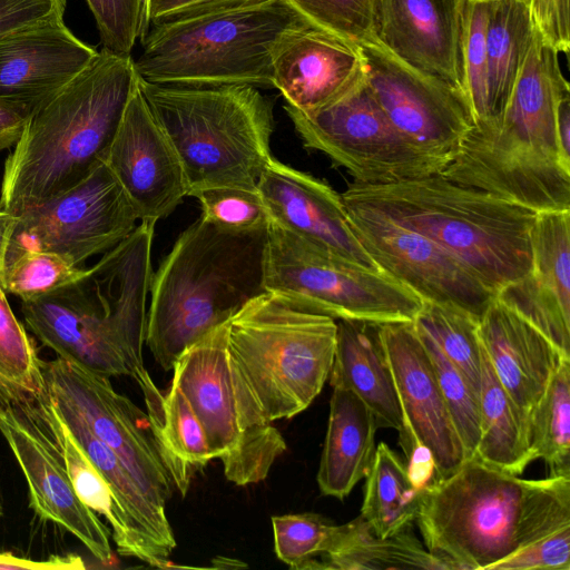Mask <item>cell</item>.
Instances as JSON below:
<instances>
[{
    "label": "cell",
    "mask_w": 570,
    "mask_h": 570,
    "mask_svg": "<svg viewBox=\"0 0 570 570\" xmlns=\"http://www.w3.org/2000/svg\"><path fill=\"white\" fill-rule=\"evenodd\" d=\"M105 164L119 181L140 223L156 225L188 196L179 156L150 109L138 77Z\"/></svg>",
    "instance_id": "cell-17"
},
{
    "label": "cell",
    "mask_w": 570,
    "mask_h": 570,
    "mask_svg": "<svg viewBox=\"0 0 570 570\" xmlns=\"http://www.w3.org/2000/svg\"><path fill=\"white\" fill-rule=\"evenodd\" d=\"M465 0H379L376 37L406 63L462 88Z\"/></svg>",
    "instance_id": "cell-24"
},
{
    "label": "cell",
    "mask_w": 570,
    "mask_h": 570,
    "mask_svg": "<svg viewBox=\"0 0 570 570\" xmlns=\"http://www.w3.org/2000/svg\"><path fill=\"white\" fill-rule=\"evenodd\" d=\"M480 436L473 458L519 475L533 461L529 424L498 380L481 345Z\"/></svg>",
    "instance_id": "cell-30"
},
{
    "label": "cell",
    "mask_w": 570,
    "mask_h": 570,
    "mask_svg": "<svg viewBox=\"0 0 570 570\" xmlns=\"http://www.w3.org/2000/svg\"><path fill=\"white\" fill-rule=\"evenodd\" d=\"M557 135L561 151L570 158V94L564 95L558 104Z\"/></svg>",
    "instance_id": "cell-50"
},
{
    "label": "cell",
    "mask_w": 570,
    "mask_h": 570,
    "mask_svg": "<svg viewBox=\"0 0 570 570\" xmlns=\"http://www.w3.org/2000/svg\"><path fill=\"white\" fill-rule=\"evenodd\" d=\"M274 0H149V26L256 7Z\"/></svg>",
    "instance_id": "cell-46"
},
{
    "label": "cell",
    "mask_w": 570,
    "mask_h": 570,
    "mask_svg": "<svg viewBox=\"0 0 570 570\" xmlns=\"http://www.w3.org/2000/svg\"><path fill=\"white\" fill-rule=\"evenodd\" d=\"M51 406L42 361L0 285V410L51 444Z\"/></svg>",
    "instance_id": "cell-28"
},
{
    "label": "cell",
    "mask_w": 570,
    "mask_h": 570,
    "mask_svg": "<svg viewBox=\"0 0 570 570\" xmlns=\"http://www.w3.org/2000/svg\"><path fill=\"white\" fill-rule=\"evenodd\" d=\"M67 0H0V40L16 32L63 20Z\"/></svg>",
    "instance_id": "cell-45"
},
{
    "label": "cell",
    "mask_w": 570,
    "mask_h": 570,
    "mask_svg": "<svg viewBox=\"0 0 570 570\" xmlns=\"http://www.w3.org/2000/svg\"><path fill=\"white\" fill-rule=\"evenodd\" d=\"M415 332L432 360L443 399L462 442L465 459H471L475 454L480 436L478 395L460 370L434 342L416 330Z\"/></svg>",
    "instance_id": "cell-40"
},
{
    "label": "cell",
    "mask_w": 570,
    "mask_h": 570,
    "mask_svg": "<svg viewBox=\"0 0 570 570\" xmlns=\"http://www.w3.org/2000/svg\"><path fill=\"white\" fill-rule=\"evenodd\" d=\"M489 0H465L461 43V79L474 122L490 120L487 21Z\"/></svg>",
    "instance_id": "cell-37"
},
{
    "label": "cell",
    "mask_w": 570,
    "mask_h": 570,
    "mask_svg": "<svg viewBox=\"0 0 570 570\" xmlns=\"http://www.w3.org/2000/svg\"><path fill=\"white\" fill-rule=\"evenodd\" d=\"M309 24L361 45L376 37L379 0H286Z\"/></svg>",
    "instance_id": "cell-41"
},
{
    "label": "cell",
    "mask_w": 570,
    "mask_h": 570,
    "mask_svg": "<svg viewBox=\"0 0 570 570\" xmlns=\"http://www.w3.org/2000/svg\"><path fill=\"white\" fill-rule=\"evenodd\" d=\"M173 371L225 478L239 487L265 480L287 445L229 354L228 322L190 345Z\"/></svg>",
    "instance_id": "cell-10"
},
{
    "label": "cell",
    "mask_w": 570,
    "mask_h": 570,
    "mask_svg": "<svg viewBox=\"0 0 570 570\" xmlns=\"http://www.w3.org/2000/svg\"><path fill=\"white\" fill-rule=\"evenodd\" d=\"M16 223V217L0 209V277L4 269L9 239Z\"/></svg>",
    "instance_id": "cell-51"
},
{
    "label": "cell",
    "mask_w": 570,
    "mask_h": 570,
    "mask_svg": "<svg viewBox=\"0 0 570 570\" xmlns=\"http://www.w3.org/2000/svg\"><path fill=\"white\" fill-rule=\"evenodd\" d=\"M332 386L352 391L371 411L379 428L403 429L397 393L376 323L336 320Z\"/></svg>",
    "instance_id": "cell-26"
},
{
    "label": "cell",
    "mask_w": 570,
    "mask_h": 570,
    "mask_svg": "<svg viewBox=\"0 0 570 570\" xmlns=\"http://www.w3.org/2000/svg\"><path fill=\"white\" fill-rule=\"evenodd\" d=\"M344 205L356 238L381 271L423 302L453 307L480 321L495 294L463 263L435 242L381 213Z\"/></svg>",
    "instance_id": "cell-15"
},
{
    "label": "cell",
    "mask_w": 570,
    "mask_h": 570,
    "mask_svg": "<svg viewBox=\"0 0 570 570\" xmlns=\"http://www.w3.org/2000/svg\"><path fill=\"white\" fill-rule=\"evenodd\" d=\"M365 73L361 47L308 22L286 30L272 52V81L285 105L315 111Z\"/></svg>",
    "instance_id": "cell-21"
},
{
    "label": "cell",
    "mask_w": 570,
    "mask_h": 570,
    "mask_svg": "<svg viewBox=\"0 0 570 570\" xmlns=\"http://www.w3.org/2000/svg\"><path fill=\"white\" fill-rule=\"evenodd\" d=\"M137 77L130 55L102 48L83 71L37 105L4 161L0 209L18 217L105 163Z\"/></svg>",
    "instance_id": "cell-3"
},
{
    "label": "cell",
    "mask_w": 570,
    "mask_h": 570,
    "mask_svg": "<svg viewBox=\"0 0 570 570\" xmlns=\"http://www.w3.org/2000/svg\"><path fill=\"white\" fill-rule=\"evenodd\" d=\"M256 189L272 222L334 256L380 269L356 238L342 195L325 181L272 156Z\"/></svg>",
    "instance_id": "cell-19"
},
{
    "label": "cell",
    "mask_w": 570,
    "mask_h": 570,
    "mask_svg": "<svg viewBox=\"0 0 570 570\" xmlns=\"http://www.w3.org/2000/svg\"><path fill=\"white\" fill-rule=\"evenodd\" d=\"M318 562L320 569L337 570H455L451 561L430 552L411 527L383 538L361 515L337 525L330 548Z\"/></svg>",
    "instance_id": "cell-29"
},
{
    "label": "cell",
    "mask_w": 570,
    "mask_h": 570,
    "mask_svg": "<svg viewBox=\"0 0 570 570\" xmlns=\"http://www.w3.org/2000/svg\"><path fill=\"white\" fill-rule=\"evenodd\" d=\"M266 230L230 233L199 216L180 233L149 288L145 344L163 370L266 293Z\"/></svg>",
    "instance_id": "cell-5"
},
{
    "label": "cell",
    "mask_w": 570,
    "mask_h": 570,
    "mask_svg": "<svg viewBox=\"0 0 570 570\" xmlns=\"http://www.w3.org/2000/svg\"><path fill=\"white\" fill-rule=\"evenodd\" d=\"M276 557L291 569H320L318 559L333 540L337 524L316 513L272 517Z\"/></svg>",
    "instance_id": "cell-39"
},
{
    "label": "cell",
    "mask_w": 570,
    "mask_h": 570,
    "mask_svg": "<svg viewBox=\"0 0 570 570\" xmlns=\"http://www.w3.org/2000/svg\"><path fill=\"white\" fill-rule=\"evenodd\" d=\"M65 20L0 40V97L33 109L83 71L98 56Z\"/></svg>",
    "instance_id": "cell-23"
},
{
    "label": "cell",
    "mask_w": 570,
    "mask_h": 570,
    "mask_svg": "<svg viewBox=\"0 0 570 570\" xmlns=\"http://www.w3.org/2000/svg\"><path fill=\"white\" fill-rule=\"evenodd\" d=\"M42 372L49 393L65 400L116 453L146 497L166 510L175 485L157 450L148 415L116 392L109 377L59 357L42 361Z\"/></svg>",
    "instance_id": "cell-16"
},
{
    "label": "cell",
    "mask_w": 570,
    "mask_h": 570,
    "mask_svg": "<svg viewBox=\"0 0 570 570\" xmlns=\"http://www.w3.org/2000/svg\"><path fill=\"white\" fill-rule=\"evenodd\" d=\"M102 42V48L130 55L138 39L149 29V0H86Z\"/></svg>",
    "instance_id": "cell-43"
},
{
    "label": "cell",
    "mask_w": 570,
    "mask_h": 570,
    "mask_svg": "<svg viewBox=\"0 0 570 570\" xmlns=\"http://www.w3.org/2000/svg\"><path fill=\"white\" fill-rule=\"evenodd\" d=\"M570 209L541 212L532 228V264L497 298L570 357Z\"/></svg>",
    "instance_id": "cell-20"
},
{
    "label": "cell",
    "mask_w": 570,
    "mask_h": 570,
    "mask_svg": "<svg viewBox=\"0 0 570 570\" xmlns=\"http://www.w3.org/2000/svg\"><path fill=\"white\" fill-rule=\"evenodd\" d=\"M364 485L361 517L380 537L393 535L415 521L419 508L417 490L405 464L384 442L375 449Z\"/></svg>",
    "instance_id": "cell-34"
},
{
    "label": "cell",
    "mask_w": 570,
    "mask_h": 570,
    "mask_svg": "<svg viewBox=\"0 0 570 570\" xmlns=\"http://www.w3.org/2000/svg\"><path fill=\"white\" fill-rule=\"evenodd\" d=\"M139 78V77H138ZM181 161L188 196L215 187L256 189L272 158V102L248 85L186 87L139 78Z\"/></svg>",
    "instance_id": "cell-7"
},
{
    "label": "cell",
    "mask_w": 570,
    "mask_h": 570,
    "mask_svg": "<svg viewBox=\"0 0 570 570\" xmlns=\"http://www.w3.org/2000/svg\"><path fill=\"white\" fill-rule=\"evenodd\" d=\"M332 387L316 480L323 495L343 500L368 473L379 426L371 411L352 391Z\"/></svg>",
    "instance_id": "cell-27"
},
{
    "label": "cell",
    "mask_w": 570,
    "mask_h": 570,
    "mask_svg": "<svg viewBox=\"0 0 570 570\" xmlns=\"http://www.w3.org/2000/svg\"><path fill=\"white\" fill-rule=\"evenodd\" d=\"M1 515H2V505L0 503V518H1Z\"/></svg>",
    "instance_id": "cell-52"
},
{
    "label": "cell",
    "mask_w": 570,
    "mask_h": 570,
    "mask_svg": "<svg viewBox=\"0 0 570 570\" xmlns=\"http://www.w3.org/2000/svg\"><path fill=\"white\" fill-rule=\"evenodd\" d=\"M263 284L279 301L334 320L411 323L423 305L385 272L324 252L272 220Z\"/></svg>",
    "instance_id": "cell-11"
},
{
    "label": "cell",
    "mask_w": 570,
    "mask_h": 570,
    "mask_svg": "<svg viewBox=\"0 0 570 570\" xmlns=\"http://www.w3.org/2000/svg\"><path fill=\"white\" fill-rule=\"evenodd\" d=\"M533 460L546 463L548 476L570 478V358H562L529 416Z\"/></svg>",
    "instance_id": "cell-35"
},
{
    "label": "cell",
    "mask_w": 570,
    "mask_h": 570,
    "mask_svg": "<svg viewBox=\"0 0 570 570\" xmlns=\"http://www.w3.org/2000/svg\"><path fill=\"white\" fill-rule=\"evenodd\" d=\"M492 570H570V524L520 549Z\"/></svg>",
    "instance_id": "cell-44"
},
{
    "label": "cell",
    "mask_w": 570,
    "mask_h": 570,
    "mask_svg": "<svg viewBox=\"0 0 570 570\" xmlns=\"http://www.w3.org/2000/svg\"><path fill=\"white\" fill-rule=\"evenodd\" d=\"M380 334L402 411L401 446L405 455L416 445L425 448L434 461V480L444 479L466 459L430 354L412 322L381 324Z\"/></svg>",
    "instance_id": "cell-18"
},
{
    "label": "cell",
    "mask_w": 570,
    "mask_h": 570,
    "mask_svg": "<svg viewBox=\"0 0 570 570\" xmlns=\"http://www.w3.org/2000/svg\"><path fill=\"white\" fill-rule=\"evenodd\" d=\"M150 430L175 489L184 497L193 474L214 458L205 431L183 392L170 383L163 403L147 410Z\"/></svg>",
    "instance_id": "cell-31"
},
{
    "label": "cell",
    "mask_w": 570,
    "mask_h": 570,
    "mask_svg": "<svg viewBox=\"0 0 570 570\" xmlns=\"http://www.w3.org/2000/svg\"><path fill=\"white\" fill-rule=\"evenodd\" d=\"M51 413V445L59 453L77 495L88 508L108 521L120 556L136 558L153 567V558L130 520L118 505L108 483L60 419L53 403Z\"/></svg>",
    "instance_id": "cell-32"
},
{
    "label": "cell",
    "mask_w": 570,
    "mask_h": 570,
    "mask_svg": "<svg viewBox=\"0 0 570 570\" xmlns=\"http://www.w3.org/2000/svg\"><path fill=\"white\" fill-rule=\"evenodd\" d=\"M0 432L16 458L37 517L75 535L101 562L112 558L110 531L77 495L55 448L35 434L14 414L0 410Z\"/></svg>",
    "instance_id": "cell-22"
},
{
    "label": "cell",
    "mask_w": 570,
    "mask_h": 570,
    "mask_svg": "<svg viewBox=\"0 0 570 570\" xmlns=\"http://www.w3.org/2000/svg\"><path fill=\"white\" fill-rule=\"evenodd\" d=\"M341 195L435 242L495 296L531 268L538 213L493 194L434 174L385 185L353 181Z\"/></svg>",
    "instance_id": "cell-6"
},
{
    "label": "cell",
    "mask_w": 570,
    "mask_h": 570,
    "mask_svg": "<svg viewBox=\"0 0 570 570\" xmlns=\"http://www.w3.org/2000/svg\"><path fill=\"white\" fill-rule=\"evenodd\" d=\"M336 320L288 305L269 293L228 321V351L265 416L274 422L306 410L330 376Z\"/></svg>",
    "instance_id": "cell-9"
},
{
    "label": "cell",
    "mask_w": 570,
    "mask_h": 570,
    "mask_svg": "<svg viewBox=\"0 0 570 570\" xmlns=\"http://www.w3.org/2000/svg\"><path fill=\"white\" fill-rule=\"evenodd\" d=\"M534 29L529 7L524 1L489 0V121L497 119L508 102Z\"/></svg>",
    "instance_id": "cell-33"
},
{
    "label": "cell",
    "mask_w": 570,
    "mask_h": 570,
    "mask_svg": "<svg viewBox=\"0 0 570 570\" xmlns=\"http://www.w3.org/2000/svg\"><path fill=\"white\" fill-rule=\"evenodd\" d=\"M202 217L219 229L252 233L267 228L269 216L257 189L215 187L193 195Z\"/></svg>",
    "instance_id": "cell-42"
},
{
    "label": "cell",
    "mask_w": 570,
    "mask_h": 570,
    "mask_svg": "<svg viewBox=\"0 0 570 570\" xmlns=\"http://www.w3.org/2000/svg\"><path fill=\"white\" fill-rule=\"evenodd\" d=\"M137 220L126 193L102 163L79 185L16 217L6 263L26 250H46L79 266L119 244Z\"/></svg>",
    "instance_id": "cell-13"
},
{
    "label": "cell",
    "mask_w": 570,
    "mask_h": 570,
    "mask_svg": "<svg viewBox=\"0 0 570 570\" xmlns=\"http://www.w3.org/2000/svg\"><path fill=\"white\" fill-rule=\"evenodd\" d=\"M153 234L136 228L78 283L21 301L27 327L57 357L105 377L151 380L142 346L153 276Z\"/></svg>",
    "instance_id": "cell-2"
},
{
    "label": "cell",
    "mask_w": 570,
    "mask_h": 570,
    "mask_svg": "<svg viewBox=\"0 0 570 570\" xmlns=\"http://www.w3.org/2000/svg\"><path fill=\"white\" fill-rule=\"evenodd\" d=\"M535 29L558 52L570 49V0H522Z\"/></svg>",
    "instance_id": "cell-47"
},
{
    "label": "cell",
    "mask_w": 570,
    "mask_h": 570,
    "mask_svg": "<svg viewBox=\"0 0 570 570\" xmlns=\"http://www.w3.org/2000/svg\"><path fill=\"white\" fill-rule=\"evenodd\" d=\"M86 566L80 557L53 556L47 560L35 561L19 558L10 552L0 553V569H24V570H61V569H83Z\"/></svg>",
    "instance_id": "cell-49"
},
{
    "label": "cell",
    "mask_w": 570,
    "mask_h": 570,
    "mask_svg": "<svg viewBox=\"0 0 570 570\" xmlns=\"http://www.w3.org/2000/svg\"><path fill=\"white\" fill-rule=\"evenodd\" d=\"M412 324L460 370L479 399L481 343L478 321L456 308L423 302Z\"/></svg>",
    "instance_id": "cell-36"
},
{
    "label": "cell",
    "mask_w": 570,
    "mask_h": 570,
    "mask_svg": "<svg viewBox=\"0 0 570 570\" xmlns=\"http://www.w3.org/2000/svg\"><path fill=\"white\" fill-rule=\"evenodd\" d=\"M87 269L46 250H26L6 263L0 285L21 301L35 299L80 282Z\"/></svg>",
    "instance_id": "cell-38"
},
{
    "label": "cell",
    "mask_w": 570,
    "mask_h": 570,
    "mask_svg": "<svg viewBox=\"0 0 570 570\" xmlns=\"http://www.w3.org/2000/svg\"><path fill=\"white\" fill-rule=\"evenodd\" d=\"M482 348L501 385L528 420L563 355L497 297L478 322Z\"/></svg>",
    "instance_id": "cell-25"
},
{
    "label": "cell",
    "mask_w": 570,
    "mask_h": 570,
    "mask_svg": "<svg viewBox=\"0 0 570 570\" xmlns=\"http://www.w3.org/2000/svg\"><path fill=\"white\" fill-rule=\"evenodd\" d=\"M415 521L426 549L455 570H492L570 524V478L527 480L466 459L420 490Z\"/></svg>",
    "instance_id": "cell-4"
},
{
    "label": "cell",
    "mask_w": 570,
    "mask_h": 570,
    "mask_svg": "<svg viewBox=\"0 0 570 570\" xmlns=\"http://www.w3.org/2000/svg\"><path fill=\"white\" fill-rule=\"evenodd\" d=\"M558 53L534 29L502 114L474 125L441 175L535 213L570 209V158L557 135L570 87Z\"/></svg>",
    "instance_id": "cell-1"
},
{
    "label": "cell",
    "mask_w": 570,
    "mask_h": 570,
    "mask_svg": "<svg viewBox=\"0 0 570 570\" xmlns=\"http://www.w3.org/2000/svg\"><path fill=\"white\" fill-rule=\"evenodd\" d=\"M306 22L286 0L149 26L134 60L147 82L186 87H273L272 52Z\"/></svg>",
    "instance_id": "cell-8"
},
{
    "label": "cell",
    "mask_w": 570,
    "mask_h": 570,
    "mask_svg": "<svg viewBox=\"0 0 570 570\" xmlns=\"http://www.w3.org/2000/svg\"><path fill=\"white\" fill-rule=\"evenodd\" d=\"M284 109L305 147L325 154L355 183L385 185L441 174L446 164L411 142L389 120L364 76L322 108Z\"/></svg>",
    "instance_id": "cell-12"
},
{
    "label": "cell",
    "mask_w": 570,
    "mask_h": 570,
    "mask_svg": "<svg viewBox=\"0 0 570 570\" xmlns=\"http://www.w3.org/2000/svg\"><path fill=\"white\" fill-rule=\"evenodd\" d=\"M31 110L23 104L0 97V151L18 142Z\"/></svg>",
    "instance_id": "cell-48"
},
{
    "label": "cell",
    "mask_w": 570,
    "mask_h": 570,
    "mask_svg": "<svg viewBox=\"0 0 570 570\" xmlns=\"http://www.w3.org/2000/svg\"><path fill=\"white\" fill-rule=\"evenodd\" d=\"M360 47L365 80L389 120L417 148L448 165L475 125L464 92L401 60L377 38Z\"/></svg>",
    "instance_id": "cell-14"
}]
</instances>
